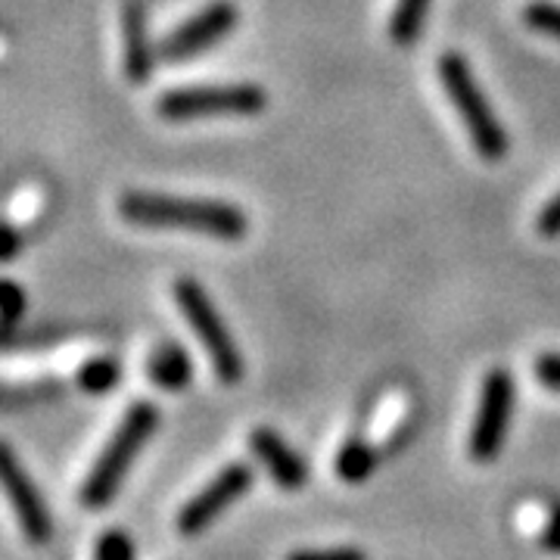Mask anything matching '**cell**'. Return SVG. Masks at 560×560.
Listing matches in <instances>:
<instances>
[{
  "mask_svg": "<svg viewBox=\"0 0 560 560\" xmlns=\"http://www.w3.org/2000/svg\"><path fill=\"white\" fill-rule=\"evenodd\" d=\"M16 249H20V234H16V228H7V231H3V259H13Z\"/></svg>",
  "mask_w": 560,
  "mask_h": 560,
  "instance_id": "603a6c76",
  "label": "cell"
},
{
  "mask_svg": "<svg viewBox=\"0 0 560 560\" xmlns=\"http://www.w3.org/2000/svg\"><path fill=\"white\" fill-rule=\"evenodd\" d=\"M523 22H526L533 32L560 40V3H551V0H533V3L523 7Z\"/></svg>",
  "mask_w": 560,
  "mask_h": 560,
  "instance_id": "2e32d148",
  "label": "cell"
},
{
  "mask_svg": "<svg viewBox=\"0 0 560 560\" xmlns=\"http://www.w3.org/2000/svg\"><path fill=\"white\" fill-rule=\"evenodd\" d=\"M541 237H560V190L545 202V209L539 212V221H536Z\"/></svg>",
  "mask_w": 560,
  "mask_h": 560,
  "instance_id": "44dd1931",
  "label": "cell"
},
{
  "mask_svg": "<svg viewBox=\"0 0 560 560\" xmlns=\"http://www.w3.org/2000/svg\"><path fill=\"white\" fill-rule=\"evenodd\" d=\"M253 482H256V470L246 460H231L228 467H221L194 499L184 501V508L175 517L180 536L194 539V536L206 533L231 504H237L253 489Z\"/></svg>",
  "mask_w": 560,
  "mask_h": 560,
  "instance_id": "52a82bcc",
  "label": "cell"
},
{
  "mask_svg": "<svg viewBox=\"0 0 560 560\" xmlns=\"http://www.w3.org/2000/svg\"><path fill=\"white\" fill-rule=\"evenodd\" d=\"M121 381V364L113 355H97V359H88L75 374L81 393L88 396H109Z\"/></svg>",
  "mask_w": 560,
  "mask_h": 560,
  "instance_id": "9a60e30c",
  "label": "cell"
},
{
  "mask_svg": "<svg viewBox=\"0 0 560 560\" xmlns=\"http://www.w3.org/2000/svg\"><path fill=\"white\" fill-rule=\"evenodd\" d=\"M533 371H536V381L548 393H558L560 396V352H541L536 364H533Z\"/></svg>",
  "mask_w": 560,
  "mask_h": 560,
  "instance_id": "ffe728a7",
  "label": "cell"
},
{
  "mask_svg": "<svg viewBox=\"0 0 560 560\" xmlns=\"http://www.w3.org/2000/svg\"><path fill=\"white\" fill-rule=\"evenodd\" d=\"M28 305V296L16 280H3V293H0V312H3V337L10 340L16 324H20L22 312Z\"/></svg>",
  "mask_w": 560,
  "mask_h": 560,
  "instance_id": "ac0fdd59",
  "label": "cell"
},
{
  "mask_svg": "<svg viewBox=\"0 0 560 560\" xmlns=\"http://www.w3.org/2000/svg\"><path fill=\"white\" fill-rule=\"evenodd\" d=\"M121 50H125V75L143 84L150 81L156 69V54L160 47L150 44V25H147V10L143 0H121Z\"/></svg>",
  "mask_w": 560,
  "mask_h": 560,
  "instance_id": "8fae6325",
  "label": "cell"
},
{
  "mask_svg": "<svg viewBox=\"0 0 560 560\" xmlns=\"http://www.w3.org/2000/svg\"><path fill=\"white\" fill-rule=\"evenodd\" d=\"M433 0H396L389 16V40L396 47H411L427 22V10Z\"/></svg>",
  "mask_w": 560,
  "mask_h": 560,
  "instance_id": "5bb4252c",
  "label": "cell"
},
{
  "mask_svg": "<svg viewBox=\"0 0 560 560\" xmlns=\"http://www.w3.org/2000/svg\"><path fill=\"white\" fill-rule=\"evenodd\" d=\"M539 541L545 551L560 555V504H555V511L548 514V521H545V529H541Z\"/></svg>",
  "mask_w": 560,
  "mask_h": 560,
  "instance_id": "7402d4cb",
  "label": "cell"
},
{
  "mask_svg": "<svg viewBox=\"0 0 560 560\" xmlns=\"http://www.w3.org/2000/svg\"><path fill=\"white\" fill-rule=\"evenodd\" d=\"M436 72H440V81L442 88H445V94H448V101L455 103V109H458L474 150L486 162L504 160L508 156V131H504V125L495 116L492 103L486 101L480 81L470 72L467 60L460 54H455V50H448L436 62Z\"/></svg>",
  "mask_w": 560,
  "mask_h": 560,
  "instance_id": "3957f363",
  "label": "cell"
},
{
  "mask_svg": "<svg viewBox=\"0 0 560 560\" xmlns=\"http://www.w3.org/2000/svg\"><path fill=\"white\" fill-rule=\"evenodd\" d=\"M156 427H160V408L153 401H135L125 411L116 433L103 445L101 458L94 460V467L81 482L79 499L88 511H101L119 495L131 464L143 452V445L153 440Z\"/></svg>",
  "mask_w": 560,
  "mask_h": 560,
  "instance_id": "7a4b0ae2",
  "label": "cell"
},
{
  "mask_svg": "<svg viewBox=\"0 0 560 560\" xmlns=\"http://www.w3.org/2000/svg\"><path fill=\"white\" fill-rule=\"evenodd\" d=\"M241 20L237 3L231 0H212L209 7H202L200 13H194L190 20H184L160 40V57L165 62H180L197 57L202 50H209L212 44L228 38Z\"/></svg>",
  "mask_w": 560,
  "mask_h": 560,
  "instance_id": "ba28073f",
  "label": "cell"
},
{
  "mask_svg": "<svg viewBox=\"0 0 560 560\" xmlns=\"http://www.w3.org/2000/svg\"><path fill=\"white\" fill-rule=\"evenodd\" d=\"M0 470H3V486H7V499L16 511V521L22 526V536L28 545H47L54 539V517L47 511V501L40 495V489L32 480V474L25 470L13 452L10 442H3L0 448Z\"/></svg>",
  "mask_w": 560,
  "mask_h": 560,
  "instance_id": "9c48e42d",
  "label": "cell"
},
{
  "mask_svg": "<svg viewBox=\"0 0 560 560\" xmlns=\"http://www.w3.org/2000/svg\"><path fill=\"white\" fill-rule=\"evenodd\" d=\"M287 560H368V555L355 545H334V548H302L290 551Z\"/></svg>",
  "mask_w": 560,
  "mask_h": 560,
  "instance_id": "d6986e66",
  "label": "cell"
},
{
  "mask_svg": "<svg viewBox=\"0 0 560 560\" xmlns=\"http://www.w3.org/2000/svg\"><path fill=\"white\" fill-rule=\"evenodd\" d=\"M334 467H337V477L342 482L359 486L377 470V452H374V445H368L364 440H346L340 452H337Z\"/></svg>",
  "mask_w": 560,
  "mask_h": 560,
  "instance_id": "4fadbf2b",
  "label": "cell"
},
{
  "mask_svg": "<svg viewBox=\"0 0 560 560\" xmlns=\"http://www.w3.org/2000/svg\"><path fill=\"white\" fill-rule=\"evenodd\" d=\"M249 448L253 455L265 467V474L278 482L283 492H300L302 486L308 482V464L302 460V455L280 436L278 430L271 427H259L249 433Z\"/></svg>",
  "mask_w": 560,
  "mask_h": 560,
  "instance_id": "30bf717a",
  "label": "cell"
},
{
  "mask_svg": "<svg viewBox=\"0 0 560 560\" xmlns=\"http://www.w3.org/2000/svg\"><path fill=\"white\" fill-rule=\"evenodd\" d=\"M268 106V94L261 84L237 81V84H190L165 91L156 101V113L165 121L215 119V116H259Z\"/></svg>",
  "mask_w": 560,
  "mask_h": 560,
  "instance_id": "277c9868",
  "label": "cell"
},
{
  "mask_svg": "<svg viewBox=\"0 0 560 560\" xmlns=\"http://www.w3.org/2000/svg\"><path fill=\"white\" fill-rule=\"evenodd\" d=\"M119 215L138 228H180V231L209 234L215 241H241L249 231L246 212L234 202L143 194V190L121 194Z\"/></svg>",
  "mask_w": 560,
  "mask_h": 560,
  "instance_id": "6da1fadb",
  "label": "cell"
},
{
  "mask_svg": "<svg viewBox=\"0 0 560 560\" xmlns=\"http://www.w3.org/2000/svg\"><path fill=\"white\" fill-rule=\"evenodd\" d=\"M91 560H138V548L125 529H106L101 539L94 541Z\"/></svg>",
  "mask_w": 560,
  "mask_h": 560,
  "instance_id": "e0dca14e",
  "label": "cell"
},
{
  "mask_svg": "<svg viewBox=\"0 0 560 560\" xmlns=\"http://www.w3.org/2000/svg\"><path fill=\"white\" fill-rule=\"evenodd\" d=\"M514 418V377L508 368H492L480 389L477 418L470 423L467 452L477 464H489L501 455Z\"/></svg>",
  "mask_w": 560,
  "mask_h": 560,
  "instance_id": "8992f818",
  "label": "cell"
},
{
  "mask_svg": "<svg viewBox=\"0 0 560 560\" xmlns=\"http://www.w3.org/2000/svg\"><path fill=\"white\" fill-rule=\"evenodd\" d=\"M147 377L165 393H184L194 381V361L180 342L165 340L147 355Z\"/></svg>",
  "mask_w": 560,
  "mask_h": 560,
  "instance_id": "7c38bea8",
  "label": "cell"
},
{
  "mask_svg": "<svg viewBox=\"0 0 560 560\" xmlns=\"http://www.w3.org/2000/svg\"><path fill=\"white\" fill-rule=\"evenodd\" d=\"M175 302H178L180 315L187 318L190 330L200 337L206 355L212 361V371L221 383L234 386L243 381V355L237 342L231 337L228 324L219 315V308L212 305L209 293L202 290L197 280L180 278L175 280Z\"/></svg>",
  "mask_w": 560,
  "mask_h": 560,
  "instance_id": "5b68a950",
  "label": "cell"
}]
</instances>
